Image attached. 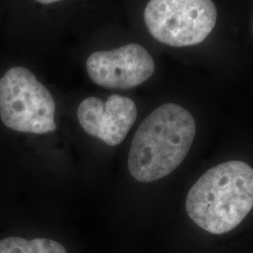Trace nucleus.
Listing matches in <instances>:
<instances>
[{
	"label": "nucleus",
	"mask_w": 253,
	"mask_h": 253,
	"mask_svg": "<svg viewBox=\"0 0 253 253\" xmlns=\"http://www.w3.org/2000/svg\"><path fill=\"white\" fill-rule=\"evenodd\" d=\"M38 2L41 3V4H43V5H49V4L55 3V2H58V1L57 0H40Z\"/></svg>",
	"instance_id": "8"
},
{
	"label": "nucleus",
	"mask_w": 253,
	"mask_h": 253,
	"mask_svg": "<svg viewBox=\"0 0 253 253\" xmlns=\"http://www.w3.org/2000/svg\"><path fill=\"white\" fill-rule=\"evenodd\" d=\"M150 34L172 47L197 45L217 23V7L210 0H152L144 13Z\"/></svg>",
	"instance_id": "4"
},
{
	"label": "nucleus",
	"mask_w": 253,
	"mask_h": 253,
	"mask_svg": "<svg viewBox=\"0 0 253 253\" xmlns=\"http://www.w3.org/2000/svg\"><path fill=\"white\" fill-rule=\"evenodd\" d=\"M253 208V168L241 161L219 163L191 187L186 210L190 219L213 235L238 226Z\"/></svg>",
	"instance_id": "2"
},
{
	"label": "nucleus",
	"mask_w": 253,
	"mask_h": 253,
	"mask_svg": "<svg viewBox=\"0 0 253 253\" xmlns=\"http://www.w3.org/2000/svg\"><path fill=\"white\" fill-rule=\"evenodd\" d=\"M91 80L109 89H130L155 72L153 57L143 46L130 43L112 51H98L86 61Z\"/></svg>",
	"instance_id": "5"
},
{
	"label": "nucleus",
	"mask_w": 253,
	"mask_h": 253,
	"mask_svg": "<svg viewBox=\"0 0 253 253\" xmlns=\"http://www.w3.org/2000/svg\"><path fill=\"white\" fill-rule=\"evenodd\" d=\"M82 128L106 145L121 144L137 118L134 101L120 95H111L105 102L96 97L83 100L77 109Z\"/></svg>",
	"instance_id": "6"
},
{
	"label": "nucleus",
	"mask_w": 253,
	"mask_h": 253,
	"mask_svg": "<svg viewBox=\"0 0 253 253\" xmlns=\"http://www.w3.org/2000/svg\"><path fill=\"white\" fill-rule=\"evenodd\" d=\"M0 253H67L62 244L53 239L37 237L27 240L10 236L0 240Z\"/></svg>",
	"instance_id": "7"
},
{
	"label": "nucleus",
	"mask_w": 253,
	"mask_h": 253,
	"mask_svg": "<svg viewBox=\"0 0 253 253\" xmlns=\"http://www.w3.org/2000/svg\"><path fill=\"white\" fill-rule=\"evenodd\" d=\"M195 133L187 109L172 102L155 109L133 137L127 161L131 176L149 183L169 175L187 157Z\"/></svg>",
	"instance_id": "1"
},
{
	"label": "nucleus",
	"mask_w": 253,
	"mask_h": 253,
	"mask_svg": "<svg viewBox=\"0 0 253 253\" xmlns=\"http://www.w3.org/2000/svg\"><path fill=\"white\" fill-rule=\"evenodd\" d=\"M51 93L24 67L9 69L0 79V118L19 132L45 134L56 129Z\"/></svg>",
	"instance_id": "3"
}]
</instances>
